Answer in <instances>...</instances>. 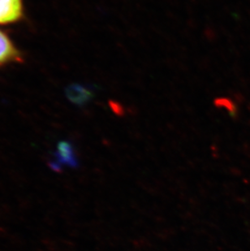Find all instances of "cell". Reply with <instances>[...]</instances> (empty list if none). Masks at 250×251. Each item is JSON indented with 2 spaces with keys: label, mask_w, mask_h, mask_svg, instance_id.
I'll list each match as a JSON object with an SVG mask.
<instances>
[{
  "label": "cell",
  "mask_w": 250,
  "mask_h": 251,
  "mask_svg": "<svg viewBox=\"0 0 250 251\" xmlns=\"http://www.w3.org/2000/svg\"><path fill=\"white\" fill-rule=\"evenodd\" d=\"M24 14L23 0H0V25L16 24Z\"/></svg>",
  "instance_id": "1"
},
{
  "label": "cell",
  "mask_w": 250,
  "mask_h": 251,
  "mask_svg": "<svg viewBox=\"0 0 250 251\" xmlns=\"http://www.w3.org/2000/svg\"><path fill=\"white\" fill-rule=\"evenodd\" d=\"M49 166L55 172L61 170L63 166L71 168L77 166V159L75 158L74 147L69 142H59L56 151L54 152V159L50 162Z\"/></svg>",
  "instance_id": "2"
},
{
  "label": "cell",
  "mask_w": 250,
  "mask_h": 251,
  "mask_svg": "<svg viewBox=\"0 0 250 251\" xmlns=\"http://www.w3.org/2000/svg\"><path fill=\"white\" fill-rule=\"evenodd\" d=\"M23 57L7 34L0 30V68L13 63H22Z\"/></svg>",
  "instance_id": "3"
},
{
  "label": "cell",
  "mask_w": 250,
  "mask_h": 251,
  "mask_svg": "<svg viewBox=\"0 0 250 251\" xmlns=\"http://www.w3.org/2000/svg\"><path fill=\"white\" fill-rule=\"evenodd\" d=\"M68 96L74 103L82 106L92 100L94 94L82 85H73L68 89Z\"/></svg>",
  "instance_id": "4"
},
{
  "label": "cell",
  "mask_w": 250,
  "mask_h": 251,
  "mask_svg": "<svg viewBox=\"0 0 250 251\" xmlns=\"http://www.w3.org/2000/svg\"><path fill=\"white\" fill-rule=\"evenodd\" d=\"M110 105H111V107H112V110H114V112H116V113L120 114V115L122 114V109H121V105L115 102H111Z\"/></svg>",
  "instance_id": "5"
}]
</instances>
